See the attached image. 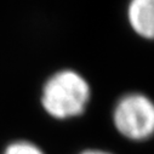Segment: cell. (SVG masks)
I'll return each mask as SVG.
<instances>
[{
    "mask_svg": "<svg viewBox=\"0 0 154 154\" xmlns=\"http://www.w3.org/2000/svg\"><path fill=\"white\" fill-rule=\"evenodd\" d=\"M128 18L136 33L154 39V0H134L128 8Z\"/></svg>",
    "mask_w": 154,
    "mask_h": 154,
    "instance_id": "cell-3",
    "label": "cell"
},
{
    "mask_svg": "<svg viewBox=\"0 0 154 154\" xmlns=\"http://www.w3.org/2000/svg\"><path fill=\"white\" fill-rule=\"evenodd\" d=\"M79 154H112V153L106 152V150H101V149H86Z\"/></svg>",
    "mask_w": 154,
    "mask_h": 154,
    "instance_id": "cell-5",
    "label": "cell"
},
{
    "mask_svg": "<svg viewBox=\"0 0 154 154\" xmlns=\"http://www.w3.org/2000/svg\"><path fill=\"white\" fill-rule=\"evenodd\" d=\"M113 122L123 136L146 140L154 134V103L142 94L125 95L115 104Z\"/></svg>",
    "mask_w": 154,
    "mask_h": 154,
    "instance_id": "cell-2",
    "label": "cell"
},
{
    "mask_svg": "<svg viewBox=\"0 0 154 154\" xmlns=\"http://www.w3.org/2000/svg\"><path fill=\"white\" fill-rule=\"evenodd\" d=\"M3 154H45V153L35 143L21 140L8 144Z\"/></svg>",
    "mask_w": 154,
    "mask_h": 154,
    "instance_id": "cell-4",
    "label": "cell"
},
{
    "mask_svg": "<svg viewBox=\"0 0 154 154\" xmlns=\"http://www.w3.org/2000/svg\"><path fill=\"white\" fill-rule=\"evenodd\" d=\"M90 96V85L82 74L73 69H62L45 82L40 101L49 115L66 120L82 115Z\"/></svg>",
    "mask_w": 154,
    "mask_h": 154,
    "instance_id": "cell-1",
    "label": "cell"
}]
</instances>
